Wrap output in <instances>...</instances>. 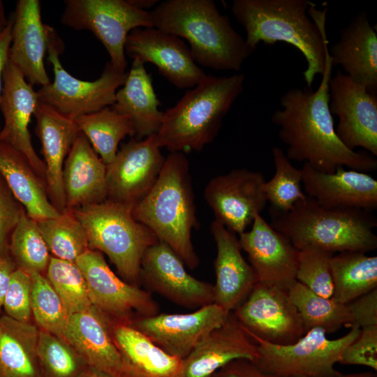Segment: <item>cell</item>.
Masks as SVG:
<instances>
[{
    "label": "cell",
    "instance_id": "35",
    "mask_svg": "<svg viewBox=\"0 0 377 377\" xmlns=\"http://www.w3.org/2000/svg\"><path fill=\"white\" fill-rule=\"evenodd\" d=\"M288 295L301 316L306 332L320 328L326 334L332 333L343 326H351L353 319L347 304L323 297L297 280L288 288Z\"/></svg>",
    "mask_w": 377,
    "mask_h": 377
},
{
    "label": "cell",
    "instance_id": "34",
    "mask_svg": "<svg viewBox=\"0 0 377 377\" xmlns=\"http://www.w3.org/2000/svg\"><path fill=\"white\" fill-rule=\"evenodd\" d=\"M74 121L105 165L115 157L120 141L127 135H135L131 118L111 106L80 116Z\"/></svg>",
    "mask_w": 377,
    "mask_h": 377
},
{
    "label": "cell",
    "instance_id": "30",
    "mask_svg": "<svg viewBox=\"0 0 377 377\" xmlns=\"http://www.w3.org/2000/svg\"><path fill=\"white\" fill-rule=\"evenodd\" d=\"M123 87L117 91L111 106L116 112L132 120L135 138L142 139L156 134L162 122L163 112L152 85V80L145 64L133 59Z\"/></svg>",
    "mask_w": 377,
    "mask_h": 377
},
{
    "label": "cell",
    "instance_id": "3",
    "mask_svg": "<svg viewBox=\"0 0 377 377\" xmlns=\"http://www.w3.org/2000/svg\"><path fill=\"white\" fill-rule=\"evenodd\" d=\"M149 13L154 27L185 38L202 66L239 71L253 52L212 0H167Z\"/></svg>",
    "mask_w": 377,
    "mask_h": 377
},
{
    "label": "cell",
    "instance_id": "6",
    "mask_svg": "<svg viewBox=\"0 0 377 377\" xmlns=\"http://www.w3.org/2000/svg\"><path fill=\"white\" fill-rule=\"evenodd\" d=\"M271 226L301 250L368 253L377 248V219L362 209L327 208L306 196L286 213L270 212Z\"/></svg>",
    "mask_w": 377,
    "mask_h": 377
},
{
    "label": "cell",
    "instance_id": "55",
    "mask_svg": "<svg viewBox=\"0 0 377 377\" xmlns=\"http://www.w3.org/2000/svg\"><path fill=\"white\" fill-rule=\"evenodd\" d=\"M372 377H377L376 374H375Z\"/></svg>",
    "mask_w": 377,
    "mask_h": 377
},
{
    "label": "cell",
    "instance_id": "24",
    "mask_svg": "<svg viewBox=\"0 0 377 377\" xmlns=\"http://www.w3.org/2000/svg\"><path fill=\"white\" fill-rule=\"evenodd\" d=\"M35 133L38 138L45 167V184L49 200L57 210L66 209L62 173L65 160L80 133L74 120L38 101L34 111Z\"/></svg>",
    "mask_w": 377,
    "mask_h": 377
},
{
    "label": "cell",
    "instance_id": "2",
    "mask_svg": "<svg viewBox=\"0 0 377 377\" xmlns=\"http://www.w3.org/2000/svg\"><path fill=\"white\" fill-rule=\"evenodd\" d=\"M327 10L316 9V4L308 0H235L231 6L252 52L261 42L265 45L283 42L303 54L306 87H311L316 75H322L325 71Z\"/></svg>",
    "mask_w": 377,
    "mask_h": 377
},
{
    "label": "cell",
    "instance_id": "7",
    "mask_svg": "<svg viewBox=\"0 0 377 377\" xmlns=\"http://www.w3.org/2000/svg\"><path fill=\"white\" fill-rule=\"evenodd\" d=\"M131 211L107 200L73 209L84 229L89 249L105 254L124 281L138 286L143 255L159 240L133 218Z\"/></svg>",
    "mask_w": 377,
    "mask_h": 377
},
{
    "label": "cell",
    "instance_id": "52",
    "mask_svg": "<svg viewBox=\"0 0 377 377\" xmlns=\"http://www.w3.org/2000/svg\"><path fill=\"white\" fill-rule=\"evenodd\" d=\"M8 18L6 16L3 3L0 0V33L6 27Z\"/></svg>",
    "mask_w": 377,
    "mask_h": 377
},
{
    "label": "cell",
    "instance_id": "53",
    "mask_svg": "<svg viewBox=\"0 0 377 377\" xmlns=\"http://www.w3.org/2000/svg\"><path fill=\"white\" fill-rule=\"evenodd\" d=\"M375 374L372 372H362V373H355L350 374H340L336 377H372Z\"/></svg>",
    "mask_w": 377,
    "mask_h": 377
},
{
    "label": "cell",
    "instance_id": "41",
    "mask_svg": "<svg viewBox=\"0 0 377 377\" xmlns=\"http://www.w3.org/2000/svg\"><path fill=\"white\" fill-rule=\"evenodd\" d=\"M31 276V313L40 330L64 339V332L68 313L59 296L42 274L34 272Z\"/></svg>",
    "mask_w": 377,
    "mask_h": 377
},
{
    "label": "cell",
    "instance_id": "14",
    "mask_svg": "<svg viewBox=\"0 0 377 377\" xmlns=\"http://www.w3.org/2000/svg\"><path fill=\"white\" fill-rule=\"evenodd\" d=\"M329 108L338 117L337 135L348 149L377 156V92L339 71L329 82Z\"/></svg>",
    "mask_w": 377,
    "mask_h": 377
},
{
    "label": "cell",
    "instance_id": "18",
    "mask_svg": "<svg viewBox=\"0 0 377 377\" xmlns=\"http://www.w3.org/2000/svg\"><path fill=\"white\" fill-rule=\"evenodd\" d=\"M229 314L215 304L188 313H158L136 318L131 326L171 356L184 360Z\"/></svg>",
    "mask_w": 377,
    "mask_h": 377
},
{
    "label": "cell",
    "instance_id": "40",
    "mask_svg": "<svg viewBox=\"0 0 377 377\" xmlns=\"http://www.w3.org/2000/svg\"><path fill=\"white\" fill-rule=\"evenodd\" d=\"M38 357L42 377H78L88 367L64 339L39 330Z\"/></svg>",
    "mask_w": 377,
    "mask_h": 377
},
{
    "label": "cell",
    "instance_id": "25",
    "mask_svg": "<svg viewBox=\"0 0 377 377\" xmlns=\"http://www.w3.org/2000/svg\"><path fill=\"white\" fill-rule=\"evenodd\" d=\"M40 9L38 0L17 1L8 59L30 84L43 87L51 82L44 65L47 35Z\"/></svg>",
    "mask_w": 377,
    "mask_h": 377
},
{
    "label": "cell",
    "instance_id": "11",
    "mask_svg": "<svg viewBox=\"0 0 377 377\" xmlns=\"http://www.w3.org/2000/svg\"><path fill=\"white\" fill-rule=\"evenodd\" d=\"M87 287L91 304L110 325H131L137 318L159 313V306L149 291L119 278L99 251L88 249L75 260Z\"/></svg>",
    "mask_w": 377,
    "mask_h": 377
},
{
    "label": "cell",
    "instance_id": "44",
    "mask_svg": "<svg viewBox=\"0 0 377 377\" xmlns=\"http://www.w3.org/2000/svg\"><path fill=\"white\" fill-rule=\"evenodd\" d=\"M340 364L362 365L377 370V325L360 330L357 337L344 350Z\"/></svg>",
    "mask_w": 377,
    "mask_h": 377
},
{
    "label": "cell",
    "instance_id": "16",
    "mask_svg": "<svg viewBox=\"0 0 377 377\" xmlns=\"http://www.w3.org/2000/svg\"><path fill=\"white\" fill-rule=\"evenodd\" d=\"M170 302L195 310L214 304V285L191 276L185 265L165 243L158 241L145 252L140 281Z\"/></svg>",
    "mask_w": 377,
    "mask_h": 377
},
{
    "label": "cell",
    "instance_id": "12",
    "mask_svg": "<svg viewBox=\"0 0 377 377\" xmlns=\"http://www.w3.org/2000/svg\"><path fill=\"white\" fill-rule=\"evenodd\" d=\"M232 313L248 332L273 344H292L306 333L288 289L274 284L256 282Z\"/></svg>",
    "mask_w": 377,
    "mask_h": 377
},
{
    "label": "cell",
    "instance_id": "4",
    "mask_svg": "<svg viewBox=\"0 0 377 377\" xmlns=\"http://www.w3.org/2000/svg\"><path fill=\"white\" fill-rule=\"evenodd\" d=\"M133 218L168 245L184 265L200 263L191 241L198 227L189 161L182 152L170 153L150 191L132 209Z\"/></svg>",
    "mask_w": 377,
    "mask_h": 377
},
{
    "label": "cell",
    "instance_id": "43",
    "mask_svg": "<svg viewBox=\"0 0 377 377\" xmlns=\"http://www.w3.org/2000/svg\"><path fill=\"white\" fill-rule=\"evenodd\" d=\"M31 276L17 268L13 273L3 300L6 315L20 322L30 323Z\"/></svg>",
    "mask_w": 377,
    "mask_h": 377
},
{
    "label": "cell",
    "instance_id": "31",
    "mask_svg": "<svg viewBox=\"0 0 377 377\" xmlns=\"http://www.w3.org/2000/svg\"><path fill=\"white\" fill-rule=\"evenodd\" d=\"M0 175L36 221L55 218L61 214L47 196L45 182L36 174L27 158L0 140Z\"/></svg>",
    "mask_w": 377,
    "mask_h": 377
},
{
    "label": "cell",
    "instance_id": "17",
    "mask_svg": "<svg viewBox=\"0 0 377 377\" xmlns=\"http://www.w3.org/2000/svg\"><path fill=\"white\" fill-rule=\"evenodd\" d=\"M124 51L133 59L155 65L159 73L179 89L194 87L206 75L180 38L154 27L132 30Z\"/></svg>",
    "mask_w": 377,
    "mask_h": 377
},
{
    "label": "cell",
    "instance_id": "37",
    "mask_svg": "<svg viewBox=\"0 0 377 377\" xmlns=\"http://www.w3.org/2000/svg\"><path fill=\"white\" fill-rule=\"evenodd\" d=\"M272 154L275 172L269 181H265L263 190L271 205L270 212L286 213L306 197L302 187V173L281 148L274 147Z\"/></svg>",
    "mask_w": 377,
    "mask_h": 377
},
{
    "label": "cell",
    "instance_id": "26",
    "mask_svg": "<svg viewBox=\"0 0 377 377\" xmlns=\"http://www.w3.org/2000/svg\"><path fill=\"white\" fill-rule=\"evenodd\" d=\"M328 47L332 65L354 82L377 92V33L366 12L357 14Z\"/></svg>",
    "mask_w": 377,
    "mask_h": 377
},
{
    "label": "cell",
    "instance_id": "1",
    "mask_svg": "<svg viewBox=\"0 0 377 377\" xmlns=\"http://www.w3.org/2000/svg\"><path fill=\"white\" fill-rule=\"evenodd\" d=\"M332 67L327 46L318 89L305 87L286 91L280 98L281 108L272 113L271 121L279 128V138L287 146L286 154L290 161L304 162L328 173L341 167L367 173L376 170L375 156L366 151L348 149L337 135L329 108Z\"/></svg>",
    "mask_w": 377,
    "mask_h": 377
},
{
    "label": "cell",
    "instance_id": "33",
    "mask_svg": "<svg viewBox=\"0 0 377 377\" xmlns=\"http://www.w3.org/2000/svg\"><path fill=\"white\" fill-rule=\"evenodd\" d=\"M333 283L332 298L347 304L377 288V257L365 253L344 251L330 260Z\"/></svg>",
    "mask_w": 377,
    "mask_h": 377
},
{
    "label": "cell",
    "instance_id": "45",
    "mask_svg": "<svg viewBox=\"0 0 377 377\" xmlns=\"http://www.w3.org/2000/svg\"><path fill=\"white\" fill-rule=\"evenodd\" d=\"M25 213L24 207L0 175V256L9 254L10 235Z\"/></svg>",
    "mask_w": 377,
    "mask_h": 377
},
{
    "label": "cell",
    "instance_id": "51",
    "mask_svg": "<svg viewBox=\"0 0 377 377\" xmlns=\"http://www.w3.org/2000/svg\"><path fill=\"white\" fill-rule=\"evenodd\" d=\"M78 377H114L104 371L88 366Z\"/></svg>",
    "mask_w": 377,
    "mask_h": 377
},
{
    "label": "cell",
    "instance_id": "9",
    "mask_svg": "<svg viewBox=\"0 0 377 377\" xmlns=\"http://www.w3.org/2000/svg\"><path fill=\"white\" fill-rule=\"evenodd\" d=\"M243 327V326H242ZM257 343L259 358L255 363L263 371L283 377H336L334 368L346 347L359 335L360 328L352 325L344 336L329 339L326 332L313 328L296 342L276 345L267 342L244 328Z\"/></svg>",
    "mask_w": 377,
    "mask_h": 377
},
{
    "label": "cell",
    "instance_id": "13",
    "mask_svg": "<svg viewBox=\"0 0 377 377\" xmlns=\"http://www.w3.org/2000/svg\"><path fill=\"white\" fill-rule=\"evenodd\" d=\"M155 134L144 139L132 138L106 165L107 200L131 209L155 184L165 158Z\"/></svg>",
    "mask_w": 377,
    "mask_h": 377
},
{
    "label": "cell",
    "instance_id": "49",
    "mask_svg": "<svg viewBox=\"0 0 377 377\" xmlns=\"http://www.w3.org/2000/svg\"><path fill=\"white\" fill-rule=\"evenodd\" d=\"M16 269L17 266L10 253L0 256V310L3 307L11 276Z\"/></svg>",
    "mask_w": 377,
    "mask_h": 377
},
{
    "label": "cell",
    "instance_id": "5",
    "mask_svg": "<svg viewBox=\"0 0 377 377\" xmlns=\"http://www.w3.org/2000/svg\"><path fill=\"white\" fill-rule=\"evenodd\" d=\"M245 75H206L163 112L155 138L170 153L201 151L216 138L223 119L242 93Z\"/></svg>",
    "mask_w": 377,
    "mask_h": 377
},
{
    "label": "cell",
    "instance_id": "36",
    "mask_svg": "<svg viewBox=\"0 0 377 377\" xmlns=\"http://www.w3.org/2000/svg\"><path fill=\"white\" fill-rule=\"evenodd\" d=\"M36 223L52 257L75 262L89 249L84 229L73 210L66 209L57 217Z\"/></svg>",
    "mask_w": 377,
    "mask_h": 377
},
{
    "label": "cell",
    "instance_id": "10",
    "mask_svg": "<svg viewBox=\"0 0 377 377\" xmlns=\"http://www.w3.org/2000/svg\"><path fill=\"white\" fill-rule=\"evenodd\" d=\"M61 23L76 31H91L107 50L113 67L125 72L124 46L136 28L154 27L150 13L138 9L127 0H65Z\"/></svg>",
    "mask_w": 377,
    "mask_h": 377
},
{
    "label": "cell",
    "instance_id": "47",
    "mask_svg": "<svg viewBox=\"0 0 377 377\" xmlns=\"http://www.w3.org/2000/svg\"><path fill=\"white\" fill-rule=\"evenodd\" d=\"M224 377H283L266 373L248 360H235L220 369Z\"/></svg>",
    "mask_w": 377,
    "mask_h": 377
},
{
    "label": "cell",
    "instance_id": "27",
    "mask_svg": "<svg viewBox=\"0 0 377 377\" xmlns=\"http://www.w3.org/2000/svg\"><path fill=\"white\" fill-rule=\"evenodd\" d=\"M62 181L66 209L73 210L107 200L106 165L81 132L65 160Z\"/></svg>",
    "mask_w": 377,
    "mask_h": 377
},
{
    "label": "cell",
    "instance_id": "54",
    "mask_svg": "<svg viewBox=\"0 0 377 377\" xmlns=\"http://www.w3.org/2000/svg\"><path fill=\"white\" fill-rule=\"evenodd\" d=\"M209 377H224L223 373L221 371V370L215 372L214 374H213L212 375H211Z\"/></svg>",
    "mask_w": 377,
    "mask_h": 377
},
{
    "label": "cell",
    "instance_id": "28",
    "mask_svg": "<svg viewBox=\"0 0 377 377\" xmlns=\"http://www.w3.org/2000/svg\"><path fill=\"white\" fill-rule=\"evenodd\" d=\"M64 339L88 366L114 376L119 371L121 355L113 340L110 323L94 306L68 316Z\"/></svg>",
    "mask_w": 377,
    "mask_h": 377
},
{
    "label": "cell",
    "instance_id": "39",
    "mask_svg": "<svg viewBox=\"0 0 377 377\" xmlns=\"http://www.w3.org/2000/svg\"><path fill=\"white\" fill-rule=\"evenodd\" d=\"M68 315L91 308L84 277L75 262L51 256L45 275Z\"/></svg>",
    "mask_w": 377,
    "mask_h": 377
},
{
    "label": "cell",
    "instance_id": "46",
    "mask_svg": "<svg viewBox=\"0 0 377 377\" xmlns=\"http://www.w3.org/2000/svg\"><path fill=\"white\" fill-rule=\"evenodd\" d=\"M347 306L353 319L351 326L362 329L377 325V288L355 299Z\"/></svg>",
    "mask_w": 377,
    "mask_h": 377
},
{
    "label": "cell",
    "instance_id": "20",
    "mask_svg": "<svg viewBox=\"0 0 377 377\" xmlns=\"http://www.w3.org/2000/svg\"><path fill=\"white\" fill-rule=\"evenodd\" d=\"M250 230L239 235L258 282L288 289L296 281L299 250L283 234L257 214Z\"/></svg>",
    "mask_w": 377,
    "mask_h": 377
},
{
    "label": "cell",
    "instance_id": "22",
    "mask_svg": "<svg viewBox=\"0 0 377 377\" xmlns=\"http://www.w3.org/2000/svg\"><path fill=\"white\" fill-rule=\"evenodd\" d=\"M258 358L257 343L230 313L182 360V377H209L233 360Z\"/></svg>",
    "mask_w": 377,
    "mask_h": 377
},
{
    "label": "cell",
    "instance_id": "50",
    "mask_svg": "<svg viewBox=\"0 0 377 377\" xmlns=\"http://www.w3.org/2000/svg\"><path fill=\"white\" fill-rule=\"evenodd\" d=\"M135 8L145 10L156 6L160 1L158 0H127Z\"/></svg>",
    "mask_w": 377,
    "mask_h": 377
},
{
    "label": "cell",
    "instance_id": "8",
    "mask_svg": "<svg viewBox=\"0 0 377 377\" xmlns=\"http://www.w3.org/2000/svg\"><path fill=\"white\" fill-rule=\"evenodd\" d=\"M47 35V59L52 66L54 78L37 91L38 101L72 120L112 106L117 89L124 84L127 73L115 69L109 61L99 78L94 81L79 80L62 66L59 54L64 45L54 29L49 25Z\"/></svg>",
    "mask_w": 377,
    "mask_h": 377
},
{
    "label": "cell",
    "instance_id": "29",
    "mask_svg": "<svg viewBox=\"0 0 377 377\" xmlns=\"http://www.w3.org/2000/svg\"><path fill=\"white\" fill-rule=\"evenodd\" d=\"M121 363L114 377H182V360L171 356L131 325L110 326Z\"/></svg>",
    "mask_w": 377,
    "mask_h": 377
},
{
    "label": "cell",
    "instance_id": "42",
    "mask_svg": "<svg viewBox=\"0 0 377 377\" xmlns=\"http://www.w3.org/2000/svg\"><path fill=\"white\" fill-rule=\"evenodd\" d=\"M334 253L316 247L299 250V263L296 280L314 293L331 298L333 283L330 260Z\"/></svg>",
    "mask_w": 377,
    "mask_h": 377
},
{
    "label": "cell",
    "instance_id": "23",
    "mask_svg": "<svg viewBox=\"0 0 377 377\" xmlns=\"http://www.w3.org/2000/svg\"><path fill=\"white\" fill-rule=\"evenodd\" d=\"M210 230L217 251L214 304L230 314L245 300L258 281L242 255L236 234L216 220L212 222Z\"/></svg>",
    "mask_w": 377,
    "mask_h": 377
},
{
    "label": "cell",
    "instance_id": "19",
    "mask_svg": "<svg viewBox=\"0 0 377 377\" xmlns=\"http://www.w3.org/2000/svg\"><path fill=\"white\" fill-rule=\"evenodd\" d=\"M38 101L37 91L8 59L0 97V110L4 119L0 140L22 153L45 183V163L34 149L29 130Z\"/></svg>",
    "mask_w": 377,
    "mask_h": 377
},
{
    "label": "cell",
    "instance_id": "32",
    "mask_svg": "<svg viewBox=\"0 0 377 377\" xmlns=\"http://www.w3.org/2000/svg\"><path fill=\"white\" fill-rule=\"evenodd\" d=\"M39 330L30 323L0 317V377H42L38 357Z\"/></svg>",
    "mask_w": 377,
    "mask_h": 377
},
{
    "label": "cell",
    "instance_id": "21",
    "mask_svg": "<svg viewBox=\"0 0 377 377\" xmlns=\"http://www.w3.org/2000/svg\"><path fill=\"white\" fill-rule=\"evenodd\" d=\"M302 186L306 196L327 208L377 209V180L367 172L339 168L323 172L304 163Z\"/></svg>",
    "mask_w": 377,
    "mask_h": 377
},
{
    "label": "cell",
    "instance_id": "15",
    "mask_svg": "<svg viewBox=\"0 0 377 377\" xmlns=\"http://www.w3.org/2000/svg\"><path fill=\"white\" fill-rule=\"evenodd\" d=\"M265 181L258 171L232 170L211 179L205 188L204 198L215 220L240 235L266 207L267 201L263 190Z\"/></svg>",
    "mask_w": 377,
    "mask_h": 377
},
{
    "label": "cell",
    "instance_id": "48",
    "mask_svg": "<svg viewBox=\"0 0 377 377\" xmlns=\"http://www.w3.org/2000/svg\"><path fill=\"white\" fill-rule=\"evenodd\" d=\"M13 22V15H12L8 17L6 27L0 33V97L3 88V71L9 57Z\"/></svg>",
    "mask_w": 377,
    "mask_h": 377
},
{
    "label": "cell",
    "instance_id": "38",
    "mask_svg": "<svg viewBox=\"0 0 377 377\" xmlns=\"http://www.w3.org/2000/svg\"><path fill=\"white\" fill-rule=\"evenodd\" d=\"M9 253L17 268L45 275L51 254L36 221L24 214L13 231Z\"/></svg>",
    "mask_w": 377,
    "mask_h": 377
}]
</instances>
